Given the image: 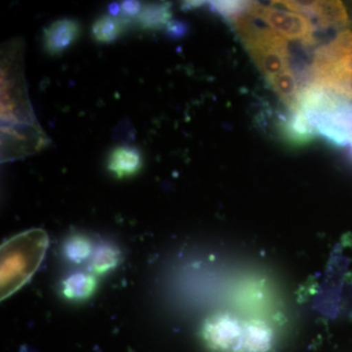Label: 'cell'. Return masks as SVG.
Returning a JSON list of instances; mask_svg holds the SVG:
<instances>
[{
  "label": "cell",
  "mask_w": 352,
  "mask_h": 352,
  "mask_svg": "<svg viewBox=\"0 0 352 352\" xmlns=\"http://www.w3.org/2000/svg\"><path fill=\"white\" fill-rule=\"evenodd\" d=\"M50 237L43 229L34 228L17 234L0 249L1 300L19 291L34 276L43 263Z\"/></svg>",
  "instance_id": "1"
},
{
  "label": "cell",
  "mask_w": 352,
  "mask_h": 352,
  "mask_svg": "<svg viewBox=\"0 0 352 352\" xmlns=\"http://www.w3.org/2000/svg\"><path fill=\"white\" fill-rule=\"evenodd\" d=\"M279 6L308 19L314 18L322 27L344 25L349 20L346 7L340 1H280Z\"/></svg>",
  "instance_id": "4"
},
{
  "label": "cell",
  "mask_w": 352,
  "mask_h": 352,
  "mask_svg": "<svg viewBox=\"0 0 352 352\" xmlns=\"http://www.w3.org/2000/svg\"><path fill=\"white\" fill-rule=\"evenodd\" d=\"M272 89L276 92L279 98L288 106L289 110L298 106L300 88L295 74L289 69H285L282 73L267 78Z\"/></svg>",
  "instance_id": "9"
},
{
  "label": "cell",
  "mask_w": 352,
  "mask_h": 352,
  "mask_svg": "<svg viewBox=\"0 0 352 352\" xmlns=\"http://www.w3.org/2000/svg\"><path fill=\"white\" fill-rule=\"evenodd\" d=\"M232 25L248 53L266 78L289 69L288 44L270 27H261L247 13L233 17Z\"/></svg>",
  "instance_id": "2"
},
{
  "label": "cell",
  "mask_w": 352,
  "mask_h": 352,
  "mask_svg": "<svg viewBox=\"0 0 352 352\" xmlns=\"http://www.w3.org/2000/svg\"><path fill=\"white\" fill-rule=\"evenodd\" d=\"M166 36L171 38H180L184 36L188 31V27L184 22L178 20H171L166 27Z\"/></svg>",
  "instance_id": "16"
},
{
  "label": "cell",
  "mask_w": 352,
  "mask_h": 352,
  "mask_svg": "<svg viewBox=\"0 0 352 352\" xmlns=\"http://www.w3.org/2000/svg\"><path fill=\"white\" fill-rule=\"evenodd\" d=\"M170 7L168 2L145 6L138 16L139 27L148 31H157L164 28L166 29L168 23L173 20Z\"/></svg>",
  "instance_id": "10"
},
{
  "label": "cell",
  "mask_w": 352,
  "mask_h": 352,
  "mask_svg": "<svg viewBox=\"0 0 352 352\" xmlns=\"http://www.w3.org/2000/svg\"><path fill=\"white\" fill-rule=\"evenodd\" d=\"M108 12L109 15L113 16V17H118L122 13V4L118 3V2H113V3L108 6Z\"/></svg>",
  "instance_id": "19"
},
{
  "label": "cell",
  "mask_w": 352,
  "mask_h": 352,
  "mask_svg": "<svg viewBox=\"0 0 352 352\" xmlns=\"http://www.w3.org/2000/svg\"><path fill=\"white\" fill-rule=\"evenodd\" d=\"M245 13L252 18L263 21L283 38L300 41L303 43H310L314 41V25L310 19L300 14L252 2H249Z\"/></svg>",
  "instance_id": "3"
},
{
  "label": "cell",
  "mask_w": 352,
  "mask_h": 352,
  "mask_svg": "<svg viewBox=\"0 0 352 352\" xmlns=\"http://www.w3.org/2000/svg\"><path fill=\"white\" fill-rule=\"evenodd\" d=\"M126 22L111 15H102L91 28L92 38L99 43H112L122 36Z\"/></svg>",
  "instance_id": "11"
},
{
  "label": "cell",
  "mask_w": 352,
  "mask_h": 352,
  "mask_svg": "<svg viewBox=\"0 0 352 352\" xmlns=\"http://www.w3.org/2000/svg\"><path fill=\"white\" fill-rule=\"evenodd\" d=\"M120 252L112 245H102L92 256L91 266L95 272L103 273L112 270L119 263Z\"/></svg>",
  "instance_id": "13"
},
{
  "label": "cell",
  "mask_w": 352,
  "mask_h": 352,
  "mask_svg": "<svg viewBox=\"0 0 352 352\" xmlns=\"http://www.w3.org/2000/svg\"><path fill=\"white\" fill-rule=\"evenodd\" d=\"M325 64L333 65V66L339 67V68L346 69V71L352 72V53L346 57L342 58L339 61Z\"/></svg>",
  "instance_id": "18"
},
{
  "label": "cell",
  "mask_w": 352,
  "mask_h": 352,
  "mask_svg": "<svg viewBox=\"0 0 352 352\" xmlns=\"http://www.w3.org/2000/svg\"><path fill=\"white\" fill-rule=\"evenodd\" d=\"M349 144H351V147H352V135H351V142H349Z\"/></svg>",
  "instance_id": "20"
},
{
  "label": "cell",
  "mask_w": 352,
  "mask_h": 352,
  "mask_svg": "<svg viewBox=\"0 0 352 352\" xmlns=\"http://www.w3.org/2000/svg\"><path fill=\"white\" fill-rule=\"evenodd\" d=\"M142 8L140 2L133 0H127L122 3V13L126 18L136 17L140 14Z\"/></svg>",
  "instance_id": "17"
},
{
  "label": "cell",
  "mask_w": 352,
  "mask_h": 352,
  "mask_svg": "<svg viewBox=\"0 0 352 352\" xmlns=\"http://www.w3.org/2000/svg\"><path fill=\"white\" fill-rule=\"evenodd\" d=\"M205 339L208 346L217 351L239 349V327L232 321L219 319L208 324L205 329Z\"/></svg>",
  "instance_id": "8"
},
{
  "label": "cell",
  "mask_w": 352,
  "mask_h": 352,
  "mask_svg": "<svg viewBox=\"0 0 352 352\" xmlns=\"http://www.w3.org/2000/svg\"><path fill=\"white\" fill-rule=\"evenodd\" d=\"M91 243L82 236L71 238L65 245V254L67 258L75 263L85 261L91 254Z\"/></svg>",
  "instance_id": "14"
},
{
  "label": "cell",
  "mask_w": 352,
  "mask_h": 352,
  "mask_svg": "<svg viewBox=\"0 0 352 352\" xmlns=\"http://www.w3.org/2000/svg\"><path fill=\"white\" fill-rule=\"evenodd\" d=\"M107 166L116 177H131L142 168V155L132 146H118L109 155Z\"/></svg>",
  "instance_id": "7"
},
{
  "label": "cell",
  "mask_w": 352,
  "mask_h": 352,
  "mask_svg": "<svg viewBox=\"0 0 352 352\" xmlns=\"http://www.w3.org/2000/svg\"><path fill=\"white\" fill-rule=\"evenodd\" d=\"M82 25L75 19L64 18L51 23L43 32L44 50L52 56L62 54L78 41Z\"/></svg>",
  "instance_id": "5"
},
{
  "label": "cell",
  "mask_w": 352,
  "mask_h": 352,
  "mask_svg": "<svg viewBox=\"0 0 352 352\" xmlns=\"http://www.w3.org/2000/svg\"><path fill=\"white\" fill-rule=\"evenodd\" d=\"M96 281L85 273H76L69 278L64 285V294L72 300H85L94 293Z\"/></svg>",
  "instance_id": "12"
},
{
  "label": "cell",
  "mask_w": 352,
  "mask_h": 352,
  "mask_svg": "<svg viewBox=\"0 0 352 352\" xmlns=\"http://www.w3.org/2000/svg\"><path fill=\"white\" fill-rule=\"evenodd\" d=\"M280 132L287 143L294 146H302L311 142L317 135L316 129L300 109L289 110V115L280 124Z\"/></svg>",
  "instance_id": "6"
},
{
  "label": "cell",
  "mask_w": 352,
  "mask_h": 352,
  "mask_svg": "<svg viewBox=\"0 0 352 352\" xmlns=\"http://www.w3.org/2000/svg\"><path fill=\"white\" fill-rule=\"evenodd\" d=\"M212 6L214 7L217 12L222 14L227 19L235 17L236 15L241 13H245L247 11L249 2L243 1H217L212 2Z\"/></svg>",
  "instance_id": "15"
}]
</instances>
